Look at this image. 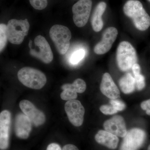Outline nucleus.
I'll use <instances>...</instances> for the list:
<instances>
[{"mask_svg":"<svg viewBox=\"0 0 150 150\" xmlns=\"http://www.w3.org/2000/svg\"><path fill=\"white\" fill-rule=\"evenodd\" d=\"M123 11L126 16L132 19L139 30L145 31L150 27V16L139 1L129 0L124 5Z\"/></svg>","mask_w":150,"mask_h":150,"instance_id":"f257e3e1","label":"nucleus"},{"mask_svg":"<svg viewBox=\"0 0 150 150\" xmlns=\"http://www.w3.org/2000/svg\"><path fill=\"white\" fill-rule=\"evenodd\" d=\"M19 81L23 85L34 89H40L45 85L47 79L41 71L25 67L22 68L18 73Z\"/></svg>","mask_w":150,"mask_h":150,"instance_id":"f03ea898","label":"nucleus"},{"mask_svg":"<svg viewBox=\"0 0 150 150\" xmlns=\"http://www.w3.org/2000/svg\"><path fill=\"white\" fill-rule=\"evenodd\" d=\"M116 61L118 67L123 71H129L137 64V52L131 43L125 41L120 43L116 51Z\"/></svg>","mask_w":150,"mask_h":150,"instance_id":"7ed1b4c3","label":"nucleus"},{"mask_svg":"<svg viewBox=\"0 0 150 150\" xmlns=\"http://www.w3.org/2000/svg\"><path fill=\"white\" fill-rule=\"evenodd\" d=\"M49 35L58 52L64 55L69 49L71 33L68 27L61 25H55L51 27Z\"/></svg>","mask_w":150,"mask_h":150,"instance_id":"20e7f679","label":"nucleus"},{"mask_svg":"<svg viewBox=\"0 0 150 150\" xmlns=\"http://www.w3.org/2000/svg\"><path fill=\"white\" fill-rule=\"evenodd\" d=\"M30 24L27 19H11L7 25L8 39L11 43L16 45L21 44L28 34Z\"/></svg>","mask_w":150,"mask_h":150,"instance_id":"39448f33","label":"nucleus"},{"mask_svg":"<svg viewBox=\"0 0 150 150\" xmlns=\"http://www.w3.org/2000/svg\"><path fill=\"white\" fill-rule=\"evenodd\" d=\"M92 6L91 0H79L73 6V20L77 27H83L87 23Z\"/></svg>","mask_w":150,"mask_h":150,"instance_id":"423d86ee","label":"nucleus"},{"mask_svg":"<svg viewBox=\"0 0 150 150\" xmlns=\"http://www.w3.org/2000/svg\"><path fill=\"white\" fill-rule=\"evenodd\" d=\"M34 44L37 48L30 49L29 51L30 55L45 64L51 63L53 61L54 55L51 47L46 38L42 35H38L35 38Z\"/></svg>","mask_w":150,"mask_h":150,"instance_id":"0eeeda50","label":"nucleus"},{"mask_svg":"<svg viewBox=\"0 0 150 150\" xmlns=\"http://www.w3.org/2000/svg\"><path fill=\"white\" fill-rule=\"evenodd\" d=\"M146 137V133L142 129H131L124 137L120 150H139L144 144Z\"/></svg>","mask_w":150,"mask_h":150,"instance_id":"6e6552de","label":"nucleus"},{"mask_svg":"<svg viewBox=\"0 0 150 150\" xmlns=\"http://www.w3.org/2000/svg\"><path fill=\"white\" fill-rule=\"evenodd\" d=\"M65 110L69 121L74 126L79 127L82 125L85 110L80 101L76 99L67 101Z\"/></svg>","mask_w":150,"mask_h":150,"instance_id":"1a4fd4ad","label":"nucleus"},{"mask_svg":"<svg viewBox=\"0 0 150 150\" xmlns=\"http://www.w3.org/2000/svg\"><path fill=\"white\" fill-rule=\"evenodd\" d=\"M118 34V30L115 28L110 27L106 28L103 33L102 39L94 48L95 53L98 55L107 53L112 47Z\"/></svg>","mask_w":150,"mask_h":150,"instance_id":"9d476101","label":"nucleus"},{"mask_svg":"<svg viewBox=\"0 0 150 150\" xmlns=\"http://www.w3.org/2000/svg\"><path fill=\"white\" fill-rule=\"evenodd\" d=\"M19 107L25 115L35 126H41L45 123L46 117L43 112L38 109L29 100H21L19 103Z\"/></svg>","mask_w":150,"mask_h":150,"instance_id":"9b49d317","label":"nucleus"},{"mask_svg":"<svg viewBox=\"0 0 150 150\" xmlns=\"http://www.w3.org/2000/svg\"><path fill=\"white\" fill-rule=\"evenodd\" d=\"M11 114L7 110H4L0 114V149L6 150L9 146Z\"/></svg>","mask_w":150,"mask_h":150,"instance_id":"f8f14e48","label":"nucleus"},{"mask_svg":"<svg viewBox=\"0 0 150 150\" xmlns=\"http://www.w3.org/2000/svg\"><path fill=\"white\" fill-rule=\"evenodd\" d=\"M103 127L105 131L121 138H124L127 133L125 121L120 115H115L105 121Z\"/></svg>","mask_w":150,"mask_h":150,"instance_id":"ddd939ff","label":"nucleus"},{"mask_svg":"<svg viewBox=\"0 0 150 150\" xmlns=\"http://www.w3.org/2000/svg\"><path fill=\"white\" fill-rule=\"evenodd\" d=\"M32 122L24 114L16 115L15 121V132L16 137L23 139L29 137L32 129Z\"/></svg>","mask_w":150,"mask_h":150,"instance_id":"4468645a","label":"nucleus"},{"mask_svg":"<svg viewBox=\"0 0 150 150\" xmlns=\"http://www.w3.org/2000/svg\"><path fill=\"white\" fill-rule=\"evenodd\" d=\"M100 90L104 95L111 99H116L120 96L118 87L113 81L110 74L105 73L102 77Z\"/></svg>","mask_w":150,"mask_h":150,"instance_id":"2eb2a0df","label":"nucleus"},{"mask_svg":"<svg viewBox=\"0 0 150 150\" xmlns=\"http://www.w3.org/2000/svg\"><path fill=\"white\" fill-rule=\"evenodd\" d=\"M98 144L107 147L110 149H115L118 146L119 139L118 137L106 131L100 130L95 137Z\"/></svg>","mask_w":150,"mask_h":150,"instance_id":"dca6fc26","label":"nucleus"},{"mask_svg":"<svg viewBox=\"0 0 150 150\" xmlns=\"http://www.w3.org/2000/svg\"><path fill=\"white\" fill-rule=\"evenodd\" d=\"M106 8V3L100 2L98 4L92 16L91 23L93 29L96 32H99L103 26L102 16Z\"/></svg>","mask_w":150,"mask_h":150,"instance_id":"f3484780","label":"nucleus"},{"mask_svg":"<svg viewBox=\"0 0 150 150\" xmlns=\"http://www.w3.org/2000/svg\"><path fill=\"white\" fill-rule=\"evenodd\" d=\"M119 84L123 93H131L134 91L136 87L135 78L130 73H127L120 79Z\"/></svg>","mask_w":150,"mask_h":150,"instance_id":"a211bd4d","label":"nucleus"},{"mask_svg":"<svg viewBox=\"0 0 150 150\" xmlns=\"http://www.w3.org/2000/svg\"><path fill=\"white\" fill-rule=\"evenodd\" d=\"M63 90L61 94V97L63 100H69L76 99L77 97V92L74 83H66L62 86Z\"/></svg>","mask_w":150,"mask_h":150,"instance_id":"6ab92c4d","label":"nucleus"},{"mask_svg":"<svg viewBox=\"0 0 150 150\" xmlns=\"http://www.w3.org/2000/svg\"><path fill=\"white\" fill-rule=\"evenodd\" d=\"M7 25L4 23L0 24V51H3L6 47L7 42Z\"/></svg>","mask_w":150,"mask_h":150,"instance_id":"aec40b11","label":"nucleus"},{"mask_svg":"<svg viewBox=\"0 0 150 150\" xmlns=\"http://www.w3.org/2000/svg\"><path fill=\"white\" fill-rule=\"evenodd\" d=\"M85 54V51L83 49L77 50L72 54L70 57V62L72 64H76L83 59Z\"/></svg>","mask_w":150,"mask_h":150,"instance_id":"412c9836","label":"nucleus"},{"mask_svg":"<svg viewBox=\"0 0 150 150\" xmlns=\"http://www.w3.org/2000/svg\"><path fill=\"white\" fill-rule=\"evenodd\" d=\"M29 2L33 8L38 10L44 9L48 5L47 0H29Z\"/></svg>","mask_w":150,"mask_h":150,"instance_id":"4be33fe9","label":"nucleus"},{"mask_svg":"<svg viewBox=\"0 0 150 150\" xmlns=\"http://www.w3.org/2000/svg\"><path fill=\"white\" fill-rule=\"evenodd\" d=\"M134 76L136 81V86L137 89L138 90H142L146 86L144 76L141 74Z\"/></svg>","mask_w":150,"mask_h":150,"instance_id":"5701e85b","label":"nucleus"},{"mask_svg":"<svg viewBox=\"0 0 150 150\" xmlns=\"http://www.w3.org/2000/svg\"><path fill=\"white\" fill-rule=\"evenodd\" d=\"M100 111L105 115H112L118 112L112 105H104L100 108Z\"/></svg>","mask_w":150,"mask_h":150,"instance_id":"b1692460","label":"nucleus"},{"mask_svg":"<svg viewBox=\"0 0 150 150\" xmlns=\"http://www.w3.org/2000/svg\"><path fill=\"white\" fill-rule=\"evenodd\" d=\"M110 103L118 111L124 110L126 108L125 103L119 100L111 99L110 100Z\"/></svg>","mask_w":150,"mask_h":150,"instance_id":"393cba45","label":"nucleus"},{"mask_svg":"<svg viewBox=\"0 0 150 150\" xmlns=\"http://www.w3.org/2000/svg\"><path fill=\"white\" fill-rule=\"evenodd\" d=\"M46 150H62L61 147L56 143H51L47 147Z\"/></svg>","mask_w":150,"mask_h":150,"instance_id":"a878e982","label":"nucleus"},{"mask_svg":"<svg viewBox=\"0 0 150 150\" xmlns=\"http://www.w3.org/2000/svg\"><path fill=\"white\" fill-rule=\"evenodd\" d=\"M132 69L134 76L141 74V67L139 64H135L132 67Z\"/></svg>","mask_w":150,"mask_h":150,"instance_id":"bb28decb","label":"nucleus"},{"mask_svg":"<svg viewBox=\"0 0 150 150\" xmlns=\"http://www.w3.org/2000/svg\"><path fill=\"white\" fill-rule=\"evenodd\" d=\"M141 108L144 110H146L150 108V99L143 101L141 103Z\"/></svg>","mask_w":150,"mask_h":150,"instance_id":"cd10ccee","label":"nucleus"},{"mask_svg":"<svg viewBox=\"0 0 150 150\" xmlns=\"http://www.w3.org/2000/svg\"><path fill=\"white\" fill-rule=\"evenodd\" d=\"M62 150H79V149L75 145L69 144L64 146Z\"/></svg>","mask_w":150,"mask_h":150,"instance_id":"c85d7f7f","label":"nucleus"},{"mask_svg":"<svg viewBox=\"0 0 150 150\" xmlns=\"http://www.w3.org/2000/svg\"><path fill=\"white\" fill-rule=\"evenodd\" d=\"M32 40H30L29 43H28V47L30 48V49L32 48Z\"/></svg>","mask_w":150,"mask_h":150,"instance_id":"c756f323","label":"nucleus"},{"mask_svg":"<svg viewBox=\"0 0 150 150\" xmlns=\"http://www.w3.org/2000/svg\"><path fill=\"white\" fill-rule=\"evenodd\" d=\"M146 113L147 115H150V108L146 110Z\"/></svg>","mask_w":150,"mask_h":150,"instance_id":"7c9ffc66","label":"nucleus"},{"mask_svg":"<svg viewBox=\"0 0 150 150\" xmlns=\"http://www.w3.org/2000/svg\"><path fill=\"white\" fill-rule=\"evenodd\" d=\"M148 150H150V145L148 147Z\"/></svg>","mask_w":150,"mask_h":150,"instance_id":"2f4dec72","label":"nucleus"},{"mask_svg":"<svg viewBox=\"0 0 150 150\" xmlns=\"http://www.w3.org/2000/svg\"><path fill=\"white\" fill-rule=\"evenodd\" d=\"M148 1H149V2H150V0H148Z\"/></svg>","mask_w":150,"mask_h":150,"instance_id":"473e14b6","label":"nucleus"}]
</instances>
